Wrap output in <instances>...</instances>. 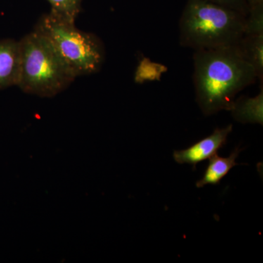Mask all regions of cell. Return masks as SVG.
<instances>
[{
    "label": "cell",
    "instance_id": "obj_3",
    "mask_svg": "<svg viewBox=\"0 0 263 263\" xmlns=\"http://www.w3.org/2000/svg\"><path fill=\"white\" fill-rule=\"evenodd\" d=\"M20 75L17 86L27 94L52 98L60 94L76 79L50 43L33 30L19 41Z\"/></svg>",
    "mask_w": 263,
    "mask_h": 263
},
{
    "label": "cell",
    "instance_id": "obj_11",
    "mask_svg": "<svg viewBox=\"0 0 263 263\" xmlns=\"http://www.w3.org/2000/svg\"><path fill=\"white\" fill-rule=\"evenodd\" d=\"M51 6V12L70 23H76L82 7L81 0H46Z\"/></svg>",
    "mask_w": 263,
    "mask_h": 263
},
{
    "label": "cell",
    "instance_id": "obj_13",
    "mask_svg": "<svg viewBox=\"0 0 263 263\" xmlns=\"http://www.w3.org/2000/svg\"><path fill=\"white\" fill-rule=\"evenodd\" d=\"M246 3L248 7L249 13L263 12V0H246Z\"/></svg>",
    "mask_w": 263,
    "mask_h": 263
},
{
    "label": "cell",
    "instance_id": "obj_6",
    "mask_svg": "<svg viewBox=\"0 0 263 263\" xmlns=\"http://www.w3.org/2000/svg\"><path fill=\"white\" fill-rule=\"evenodd\" d=\"M20 67L19 41L10 38L0 40V90L17 86Z\"/></svg>",
    "mask_w": 263,
    "mask_h": 263
},
{
    "label": "cell",
    "instance_id": "obj_9",
    "mask_svg": "<svg viewBox=\"0 0 263 263\" xmlns=\"http://www.w3.org/2000/svg\"><path fill=\"white\" fill-rule=\"evenodd\" d=\"M240 54L248 62L263 84V34H245L235 45Z\"/></svg>",
    "mask_w": 263,
    "mask_h": 263
},
{
    "label": "cell",
    "instance_id": "obj_5",
    "mask_svg": "<svg viewBox=\"0 0 263 263\" xmlns=\"http://www.w3.org/2000/svg\"><path fill=\"white\" fill-rule=\"evenodd\" d=\"M233 131V125L216 128L212 134L194 143L187 148L175 151L174 159L179 164H191L195 168L197 164L210 159L226 146L228 137Z\"/></svg>",
    "mask_w": 263,
    "mask_h": 263
},
{
    "label": "cell",
    "instance_id": "obj_1",
    "mask_svg": "<svg viewBox=\"0 0 263 263\" xmlns=\"http://www.w3.org/2000/svg\"><path fill=\"white\" fill-rule=\"evenodd\" d=\"M193 62L196 102L207 117L230 111L235 95L258 79L235 46L195 51Z\"/></svg>",
    "mask_w": 263,
    "mask_h": 263
},
{
    "label": "cell",
    "instance_id": "obj_4",
    "mask_svg": "<svg viewBox=\"0 0 263 263\" xmlns=\"http://www.w3.org/2000/svg\"><path fill=\"white\" fill-rule=\"evenodd\" d=\"M34 29L46 38L76 77L97 73L102 68L105 47L101 40L92 33L76 28L75 23L51 12L39 18Z\"/></svg>",
    "mask_w": 263,
    "mask_h": 263
},
{
    "label": "cell",
    "instance_id": "obj_2",
    "mask_svg": "<svg viewBox=\"0 0 263 263\" xmlns=\"http://www.w3.org/2000/svg\"><path fill=\"white\" fill-rule=\"evenodd\" d=\"M246 16L205 1L187 0L180 18L179 43L195 51L230 47L245 34Z\"/></svg>",
    "mask_w": 263,
    "mask_h": 263
},
{
    "label": "cell",
    "instance_id": "obj_12",
    "mask_svg": "<svg viewBox=\"0 0 263 263\" xmlns=\"http://www.w3.org/2000/svg\"><path fill=\"white\" fill-rule=\"evenodd\" d=\"M205 1L211 2L230 9L236 10L246 17L249 13L248 7L246 0H205Z\"/></svg>",
    "mask_w": 263,
    "mask_h": 263
},
{
    "label": "cell",
    "instance_id": "obj_7",
    "mask_svg": "<svg viewBox=\"0 0 263 263\" xmlns=\"http://www.w3.org/2000/svg\"><path fill=\"white\" fill-rule=\"evenodd\" d=\"M233 119L242 124H263V88L254 98L240 97L235 100L230 110Z\"/></svg>",
    "mask_w": 263,
    "mask_h": 263
},
{
    "label": "cell",
    "instance_id": "obj_8",
    "mask_svg": "<svg viewBox=\"0 0 263 263\" xmlns=\"http://www.w3.org/2000/svg\"><path fill=\"white\" fill-rule=\"evenodd\" d=\"M240 152V148H235L228 157H219L217 154L211 157L203 176L201 179L197 181V187L202 188L208 184H219L221 179L228 174L230 170L238 165V164L235 161Z\"/></svg>",
    "mask_w": 263,
    "mask_h": 263
},
{
    "label": "cell",
    "instance_id": "obj_10",
    "mask_svg": "<svg viewBox=\"0 0 263 263\" xmlns=\"http://www.w3.org/2000/svg\"><path fill=\"white\" fill-rule=\"evenodd\" d=\"M167 71V67L162 64L151 61L143 57L137 66L134 80L136 84H142L146 81H160L162 75Z\"/></svg>",
    "mask_w": 263,
    "mask_h": 263
}]
</instances>
